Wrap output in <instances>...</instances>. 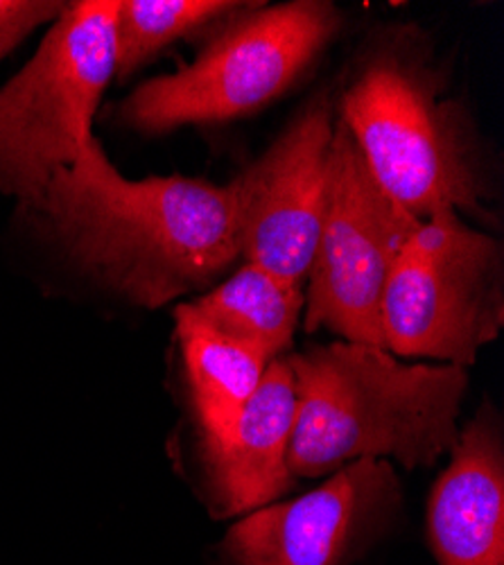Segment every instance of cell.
I'll list each match as a JSON object with an SVG mask.
<instances>
[{
	"instance_id": "cell-1",
	"label": "cell",
	"mask_w": 504,
	"mask_h": 565,
	"mask_svg": "<svg viewBox=\"0 0 504 565\" xmlns=\"http://www.w3.org/2000/svg\"><path fill=\"white\" fill-rule=\"evenodd\" d=\"M17 213L62 271L131 308L197 295L240 258L232 185L181 174L127 179L98 136Z\"/></svg>"
},
{
	"instance_id": "cell-2",
	"label": "cell",
	"mask_w": 504,
	"mask_h": 565,
	"mask_svg": "<svg viewBox=\"0 0 504 565\" xmlns=\"http://www.w3.org/2000/svg\"><path fill=\"white\" fill-rule=\"evenodd\" d=\"M337 118L383 191L411 217H489L495 185L478 127L448 93L435 41L419 25L378 30L360 51Z\"/></svg>"
},
{
	"instance_id": "cell-3",
	"label": "cell",
	"mask_w": 504,
	"mask_h": 565,
	"mask_svg": "<svg viewBox=\"0 0 504 565\" xmlns=\"http://www.w3.org/2000/svg\"><path fill=\"white\" fill-rule=\"evenodd\" d=\"M294 381L292 478H319L357 459L435 466L460 437L469 373L405 364L385 349L333 342L286 355Z\"/></svg>"
},
{
	"instance_id": "cell-4",
	"label": "cell",
	"mask_w": 504,
	"mask_h": 565,
	"mask_svg": "<svg viewBox=\"0 0 504 565\" xmlns=\"http://www.w3.org/2000/svg\"><path fill=\"white\" fill-rule=\"evenodd\" d=\"M342 21L329 0L247 6L222 23L191 64L136 86L118 103L116 122L133 134L161 136L251 116L310 71Z\"/></svg>"
},
{
	"instance_id": "cell-5",
	"label": "cell",
	"mask_w": 504,
	"mask_h": 565,
	"mask_svg": "<svg viewBox=\"0 0 504 565\" xmlns=\"http://www.w3.org/2000/svg\"><path fill=\"white\" fill-rule=\"evenodd\" d=\"M116 0L66 3L32 60L0 88V195L25 206L82 157L116 79Z\"/></svg>"
},
{
	"instance_id": "cell-6",
	"label": "cell",
	"mask_w": 504,
	"mask_h": 565,
	"mask_svg": "<svg viewBox=\"0 0 504 565\" xmlns=\"http://www.w3.org/2000/svg\"><path fill=\"white\" fill-rule=\"evenodd\" d=\"M385 351L469 369L504 326L502 243L457 213L419 222L383 295Z\"/></svg>"
},
{
	"instance_id": "cell-7",
	"label": "cell",
	"mask_w": 504,
	"mask_h": 565,
	"mask_svg": "<svg viewBox=\"0 0 504 565\" xmlns=\"http://www.w3.org/2000/svg\"><path fill=\"white\" fill-rule=\"evenodd\" d=\"M421 220L398 206L335 116L329 200L308 274L303 326L385 349L380 310L392 267Z\"/></svg>"
},
{
	"instance_id": "cell-8",
	"label": "cell",
	"mask_w": 504,
	"mask_h": 565,
	"mask_svg": "<svg viewBox=\"0 0 504 565\" xmlns=\"http://www.w3.org/2000/svg\"><path fill=\"white\" fill-rule=\"evenodd\" d=\"M335 107L319 93L232 183L240 258L303 288L329 200Z\"/></svg>"
},
{
	"instance_id": "cell-9",
	"label": "cell",
	"mask_w": 504,
	"mask_h": 565,
	"mask_svg": "<svg viewBox=\"0 0 504 565\" xmlns=\"http://www.w3.org/2000/svg\"><path fill=\"white\" fill-rule=\"evenodd\" d=\"M400 507L387 459H357L290 502L249 511L222 543L224 565H342Z\"/></svg>"
},
{
	"instance_id": "cell-10",
	"label": "cell",
	"mask_w": 504,
	"mask_h": 565,
	"mask_svg": "<svg viewBox=\"0 0 504 565\" xmlns=\"http://www.w3.org/2000/svg\"><path fill=\"white\" fill-rule=\"evenodd\" d=\"M439 565H504V448L491 405L460 430L428 504Z\"/></svg>"
},
{
	"instance_id": "cell-11",
	"label": "cell",
	"mask_w": 504,
	"mask_h": 565,
	"mask_svg": "<svg viewBox=\"0 0 504 565\" xmlns=\"http://www.w3.org/2000/svg\"><path fill=\"white\" fill-rule=\"evenodd\" d=\"M294 412L292 371L286 355L274 358L234 430L215 444H202L219 515L256 511L290 491Z\"/></svg>"
},
{
	"instance_id": "cell-12",
	"label": "cell",
	"mask_w": 504,
	"mask_h": 565,
	"mask_svg": "<svg viewBox=\"0 0 504 565\" xmlns=\"http://www.w3.org/2000/svg\"><path fill=\"white\" fill-rule=\"evenodd\" d=\"M174 333L202 444H215L234 430L271 358L215 333L189 303L174 308Z\"/></svg>"
},
{
	"instance_id": "cell-13",
	"label": "cell",
	"mask_w": 504,
	"mask_h": 565,
	"mask_svg": "<svg viewBox=\"0 0 504 565\" xmlns=\"http://www.w3.org/2000/svg\"><path fill=\"white\" fill-rule=\"evenodd\" d=\"M186 303L215 333L254 347L274 360L294 342L305 292L258 265L245 263L232 278Z\"/></svg>"
},
{
	"instance_id": "cell-14",
	"label": "cell",
	"mask_w": 504,
	"mask_h": 565,
	"mask_svg": "<svg viewBox=\"0 0 504 565\" xmlns=\"http://www.w3.org/2000/svg\"><path fill=\"white\" fill-rule=\"evenodd\" d=\"M245 8L236 0H116V79H129L172 43L222 25Z\"/></svg>"
},
{
	"instance_id": "cell-15",
	"label": "cell",
	"mask_w": 504,
	"mask_h": 565,
	"mask_svg": "<svg viewBox=\"0 0 504 565\" xmlns=\"http://www.w3.org/2000/svg\"><path fill=\"white\" fill-rule=\"evenodd\" d=\"M64 8L57 0H0V62L41 25H53Z\"/></svg>"
}]
</instances>
